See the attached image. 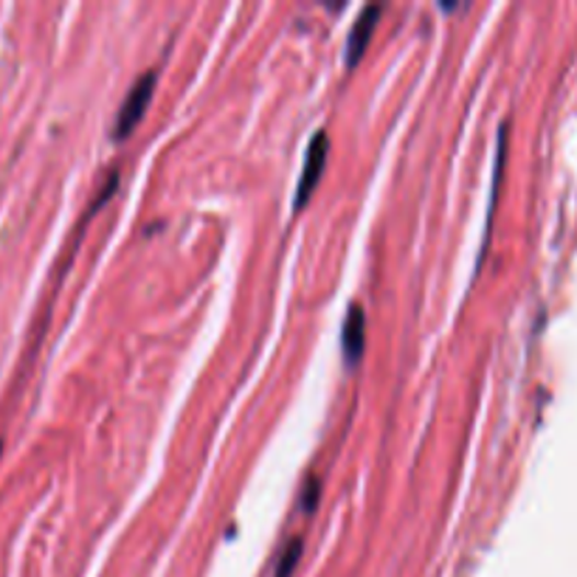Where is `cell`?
<instances>
[{
    "label": "cell",
    "mask_w": 577,
    "mask_h": 577,
    "mask_svg": "<svg viewBox=\"0 0 577 577\" xmlns=\"http://www.w3.org/2000/svg\"><path fill=\"white\" fill-rule=\"evenodd\" d=\"M156 82H158V71L142 73V77L133 82V88L127 91V97H124L122 108H118L116 122H113V138H116V142L131 136L133 127L142 122L149 99H152V91H156Z\"/></svg>",
    "instance_id": "6da1fadb"
},
{
    "label": "cell",
    "mask_w": 577,
    "mask_h": 577,
    "mask_svg": "<svg viewBox=\"0 0 577 577\" xmlns=\"http://www.w3.org/2000/svg\"><path fill=\"white\" fill-rule=\"evenodd\" d=\"M327 152H330V136H327V131H318L316 136H313L310 147H307L305 167H302V176H298L296 183V197H293V208H296V212H302L305 203L310 201L313 189H316L318 178H321V172H325L327 167Z\"/></svg>",
    "instance_id": "7a4b0ae2"
},
{
    "label": "cell",
    "mask_w": 577,
    "mask_h": 577,
    "mask_svg": "<svg viewBox=\"0 0 577 577\" xmlns=\"http://www.w3.org/2000/svg\"><path fill=\"white\" fill-rule=\"evenodd\" d=\"M381 14H383V7H375V3L363 7L361 14H358L355 26H352L350 37H347V66L350 68H355L358 63H361L363 52H366L372 34H375V26H377V20H381Z\"/></svg>",
    "instance_id": "3957f363"
},
{
    "label": "cell",
    "mask_w": 577,
    "mask_h": 577,
    "mask_svg": "<svg viewBox=\"0 0 577 577\" xmlns=\"http://www.w3.org/2000/svg\"><path fill=\"white\" fill-rule=\"evenodd\" d=\"M366 347V318H363L361 305H350L341 327V352H344L347 366H355Z\"/></svg>",
    "instance_id": "277c9868"
},
{
    "label": "cell",
    "mask_w": 577,
    "mask_h": 577,
    "mask_svg": "<svg viewBox=\"0 0 577 577\" xmlns=\"http://www.w3.org/2000/svg\"><path fill=\"white\" fill-rule=\"evenodd\" d=\"M298 558H302V541L293 539L291 544H287V550L282 552L280 566H276V577H291L293 569H296Z\"/></svg>",
    "instance_id": "5b68a950"
},
{
    "label": "cell",
    "mask_w": 577,
    "mask_h": 577,
    "mask_svg": "<svg viewBox=\"0 0 577 577\" xmlns=\"http://www.w3.org/2000/svg\"><path fill=\"white\" fill-rule=\"evenodd\" d=\"M316 501H318V479L316 476H307L305 490H302V507H305L307 512H313L316 510Z\"/></svg>",
    "instance_id": "8992f818"
},
{
    "label": "cell",
    "mask_w": 577,
    "mask_h": 577,
    "mask_svg": "<svg viewBox=\"0 0 577 577\" xmlns=\"http://www.w3.org/2000/svg\"><path fill=\"white\" fill-rule=\"evenodd\" d=\"M0 451H3V442H0Z\"/></svg>",
    "instance_id": "52a82bcc"
}]
</instances>
